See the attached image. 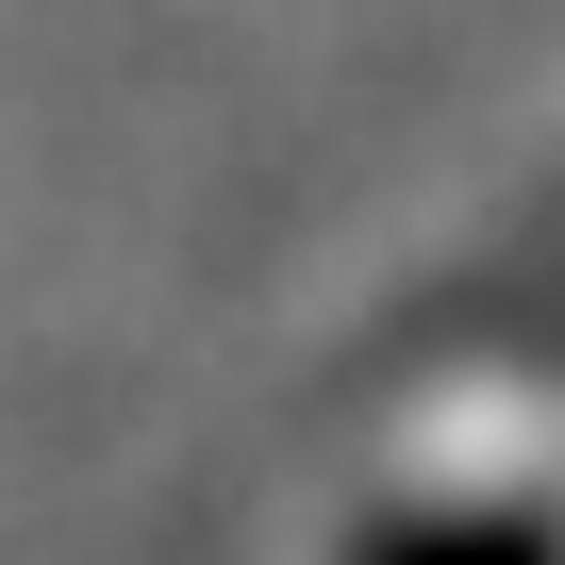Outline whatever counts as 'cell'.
Listing matches in <instances>:
<instances>
[{"label":"cell","instance_id":"1","mask_svg":"<svg viewBox=\"0 0 565 565\" xmlns=\"http://www.w3.org/2000/svg\"><path fill=\"white\" fill-rule=\"evenodd\" d=\"M350 565H565V515L548 499H383Z\"/></svg>","mask_w":565,"mask_h":565}]
</instances>
